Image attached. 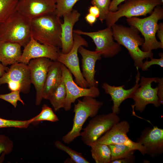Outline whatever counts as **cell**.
<instances>
[{
  "mask_svg": "<svg viewBox=\"0 0 163 163\" xmlns=\"http://www.w3.org/2000/svg\"><path fill=\"white\" fill-rule=\"evenodd\" d=\"M111 28L114 40L127 50L136 68H141L143 61L145 59L153 57L152 51L145 52L139 48V46L143 44L144 40L136 28L116 23L112 26Z\"/></svg>",
  "mask_w": 163,
  "mask_h": 163,
  "instance_id": "6da1fadb",
  "label": "cell"
},
{
  "mask_svg": "<svg viewBox=\"0 0 163 163\" xmlns=\"http://www.w3.org/2000/svg\"><path fill=\"white\" fill-rule=\"evenodd\" d=\"M62 23L54 13L34 18L30 21L31 35L41 43L61 48Z\"/></svg>",
  "mask_w": 163,
  "mask_h": 163,
  "instance_id": "7a4b0ae2",
  "label": "cell"
},
{
  "mask_svg": "<svg viewBox=\"0 0 163 163\" xmlns=\"http://www.w3.org/2000/svg\"><path fill=\"white\" fill-rule=\"evenodd\" d=\"M163 18V9L158 5L147 17L142 18L133 17L126 19L128 24L136 28L143 36L144 42L141 49L143 51L148 52L163 48V45L157 40L155 36L158 28V22Z\"/></svg>",
  "mask_w": 163,
  "mask_h": 163,
  "instance_id": "3957f363",
  "label": "cell"
},
{
  "mask_svg": "<svg viewBox=\"0 0 163 163\" xmlns=\"http://www.w3.org/2000/svg\"><path fill=\"white\" fill-rule=\"evenodd\" d=\"M30 21L16 10L0 24V40L18 43L24 47L31 36Z\"/></svg>",
  "mask_w": 163,
  "mask_h": 163,
  "instance_id": "277c9868",
  "label": "cell"
},
{
  "mask_svg": "<svg viewBox=\"0 0 163 163\" xmlns=\"http://www.w3.org/2000/svg\"><path fill=\"white\" fill-rule=\"evenodd\" d=\"M103 104L102 101L89 96L84 97L82 100L78 99L77 103L74 106L75 115L72 127L69 132L62 136L63 142L69 144L80 136L81 131L86 120L89 117H93L97 115Z\"/></svg>",
  "mask_w": 163,
  "mask_h": 163,
  "instance_id": "5b68a950",
  "label": "cell"
},
{
  "mask_svg": "<svg viewBox=\"0 0 163 163\" xmlns=\"http://www.w3.org/2000/svg\"><path fill=\"white\" fill-rule=\"evenodd\" d=\"M161 0H126L115 11H109L105 20L107 27H111L121 18L146 16L156 6L162 4Z\"/></svg>",
  "mask_w": 163,
  "mask_h": 163,
  "instance_id": "8992f818",
  "label": "cell"
},
{
  "mask_svg": "<svg viewBox=\"0 0 163 163\" xmlns=\"http://www.w3.org/2000/svg\"><path fill=\"white\" fill-rule=\"evenodd\" d=\"M117 114L112 112L107 114L96 115L91 120L81 133V140L89 146L120 122Z\"/></svg>",
  "mask_w": 163,
  "mask_h": 163,
  "instance_id": "52a82bcc",
  "label": "cell"
},
{
  "mask_svg": "<svg viewBox=\"0 0 163 163\" xmlns=\"http://www.w3.org/2000/svg\"><path fill=\"white\" fill-rule=\"evenodd\" d=\"M5 84H8L11 91H19L28 94L31 83L27 64L18 62L11 65L8 71L0 78V86Z\"/></svg>",
  "mask_w": 163,
  "mask_h": 163,
  "instance_id": "ba28073f",
  "label": "cell"
},
{
  "mask_svg": "<svg viewBox=\"0 0 163 163\" xmlns=\"http://www.w3.org/2000/svg\"><path fill=\"white\" fill-rule=\"evenodd\" d=\"M160 79L159 77H141L139 86L131 98L134 101L131 105L133 109L135 108V110L142 112L148 104H153L157 107L161 106L157 95L158 87L153 88L152 86V82L158 83Z\"/></svg>",
  "mask_w": 163,
  "mask_h": 163,
  "instance_id": "9c48e42d",
  "label": "cell"
},
{
  "mask_svg": "<svg viewBox=\"0 0 163 163\" xmlns=\"http://www.w3.org/2000/svg\"><path fill=\"white\" fill-rule=\"evenodd\" d=\"M73 39V45L70 51L66 54L60 52L57 61L64 65L69 69L74 76L76 83L78 85L86 88L88 85L81 71L78 53L80 46L87 47L88 43L81 35L74 33Z\"/></svg>",
  "mask_w": 163,
  "mask_h": 163,
  "instance_id": "30bf717a",
  "label": "cell"
},
{
  "mask_svg": "<svg viewBox=\"0 0 163 163\" xmlns=\"http://www.w3.org/2000/svg\"><path fill=\"white\" fill-rule=\"evenodd\" d=\"M73 32L91 38L96 46L95 50L100 52L103 57H113L121 50V45L114 41L111 27H107L95 32H85L80 30H74Z\"/></svg>",
  "mask_w": 163,
  "mask_h": 163,
  "instance_id": "8fae6325",
  "label": "cell"
},
{
  "mask_svg": "<svg viewBox=\"0 0 163 163\" xmlns=\"http://www.w3.org/2000/svg\"><path fill=\"white\" fill-rule=\"evenodd\" d=\"M61 69L62 80L66 90V97L63 108L65 110H70L72 104L79 97L88 96L95 98L99 96L100 92L97 87L85 88L79 86L74 81L70 71L62 63Z\"/></svg>",
  "mask_w": 163,
  "mask_h": 163,
  "instance_id": "7c38bea8",
  "label": "cell"
},
{
  "mask_svg": "<svg viewBox=\"0 0 163 163\" xmlns=\"http://www.w3.org/2000/svg\"><path fill=\"white\" fill-rule=\"evenodd\" d=\"M130 125L126 120H123L115 124L108 131L97 141L98 142L109 145L113 144H124L133 149L139 151L144 155L146 151L145 148L140 143L134 142L127 135L129 131Z\"/></svg>",
  "mask_w": 163,
  "mask_h": 163,
  "instance_id": "4fadbf2b",
  "label": "cell"
},
{
  "mask_svg": "<svg viewBox=\"0 0 163 163\" xmlns=\"http://www.w3.org/2000/svg\"><path fill=\"white\" fill-rule=\"evenodd\" d=\"M53 62L50 59L40 58L31 59L27 64L30 78L36 90L35 104L40 105L43 99V92L48 69Z\"/></svg>",
  "mask_w": 163,
  "mask_h": 163,
  "instance_id": "5bb4252c",
  "label": "cell"
},
{
  "mask_svg": "<svg viewBox=\"0 0 163 163\" xmlns=\"http://www.w3.org/2000/svg\"><path fill=\"white\" fill-rule=\"evenodd\" d=\"M59 49L41 43L31 36L30 41L24 47L18 62L28 64L31 59L43 57L57 61L61 52Z\"/></svg>",
  "mask_w": 163,
  "mask_h": 163,
  "instance_id": "9a60e30c",
  "label": "cell"
},
{
  "mask_svg": "<svg viewBox=\"0 0 163 163\" xmlns=\"http://www.w3.org/2000/svg\"><path fill=\"white\" fill-rule=\"evenodd\" d=\"M136 142L145 148L146 154L155 158L163 153V129L157 126L148 127L142 132Z\"/></svg>",
  "mask_w": 163,
  "mask_h": 163,
  "instance_id": "2e32d148",
  "label": "cell"
},
{
  "mask_svg": "<svg viewBox=\"0 0 163 163\" xmlns=\"http://www.w3.org/2000/svg\"><path fill=\"white\" fill-rule=\"evenodd\" d=\"M56 0H18L16 9L30 20L54 13Z\"/></svg>",
  "mask_w": 163,
  "mask_h": 163,
  "instance_id": "e0dca14e",
  "label": "cell"
},
{
  "mask_svg": "<svg viewBox=\"0 0 163 163\" xmlns=\"http://www.w3.org/2000/svg\"><path fill=\"white\" fill-rule=\"evenodd\" d=\"M79 53L82 57V74L87 82L89 88L97 87L98 82L95 79L96 71L95 65L96 62L101 59V53L98 51H92L86 49L81 46L78 49Z\"/></svg>",
  "mask_w": 163,
  "mask_h": 163,
  "instance_id": "ac0fdd59",
  "label": "cell"
},
{
  "mask_svg": "<svg viewBox=\"0 0 163 163\" xmlns=\"http://www.w3.org/2000/svg\"><path fill=\"white\" fill-rule=\"evenodd\" d=\"M137 74L136 76L135 83L131 88L125 89L124 85L115 86L109 85L106 82L103 83L102 87L105 93L110 96L113 102L112 108V112L117 114L120 113L119 107L121 103L125 100L131 98L136 89L139 87V82L140 79V73L136 68Z\"/></svg>",
  "mask_w": 163,
  "mask_h": 163,
  "instance_id": "d6986e66",
  "label": "cell"
},
{
  "mask_svg": "<svg viewBox=\"0 0 163 163\" xmlns=\"http://www.w3.org/2000/svg\"><path fill=\"white\" fill-rule=\"evenodd\" d=\"M80 16V13L77 10L73 9L70 13L63 17V22L61 24V52L63 54L68 53L72 48L74 43L73 27Z\"/></svg>",
  "mask_w": 163,
  "mask_h": 163,
  "instance_id": "ffe728a7",
  "label": "cell"
},
{
  "mask_svg": "<svg viewBox=\"0 0 163 163\" xmlns=\"http://www.w3.org/2000/svg\"><path fill=\"white\" fill-rule=\"evenodd\" d=\"M62 81L61 63L53 61L49 68L44 84L43 99H49L51 94Z\"/></svg>",
  "mask_w": 163,
  "mask_h": 163,
  "instance_id": "44dd1931",
  "label": "cell"
},
{
  "mask_svg": "<svg viewBox=\"0 0 163 163\" xmlns=\"http://www.w3.org/2000/svg\"><path fill=\"white\" fill-rule=\"evenodd\" d=\"M21 47L18 43L0 40V62L5 66L18 62Z\"/></svg>",
  "mask_w": 163,
  "mask_h": 163,
  "instance_id": "7402d4cb",
  "label": "cell"
},
{
  "mask_svg": "<svg viewBox=\"0 0 163 163\" xmlns=\"http://www.w3.org/2000/svg\"><path fill=\"white\" fill-rule=\"evenodd\" d=\"M89 146L92 157L96 163H110L111 152L108 145L96 141Z\"/></svg>",
  "mask_w": 163,
  "mask_h": 163,
  "instance_id": "603a6c76",
  "label": "cell"
},
{
  "mask_svg": "<svg viewBox=\"0 0 163 163\" xmlns=\"http://www.w3.org/2000/svg\"><path fill=\"white\" fill-rule=\"evenodd\" d=\"M66 97V88L62 80L53 92L49 99L55 111H57L60 109L63 108Z\"/></svg>",
  "mask_w": 163,
  "mask_h": 163,
  "instance_id": "cb8c5ba5",
  "label": "cell"
},
{
  "mask_svg": "<svg viewBox=\"0 0 163 163\" xmlns=\"http://www.w3.org/2000/svg\"><path fill=\"white\" fill-rule=\"evenodd\" d=\"M108 145L111 152V161L134 155L135 150L127 145L113 144Z\"/></svg>",
  "mask_w": 163,
  "mask_h": 163,
  "instance_id": "d4e9b609",
  "label": "cell"
},
{
  "mask_svg": "<svg viewBox=\"0 0 163 163\" xmlns=\"http://www.w3.org/2000/svg\"><path fill=\"white\" fill-rule=\"evenodd\" d=\"M18 0H0V24L16 10Z\"/></svg>",
  "mask_w": 163,
  "mask_h": 163,
  "instance_id": "484cf974",
  "label": "cell"
},
{
  "mask_svg": "<svg viewBox=\"0 0 163 163\" xmlns=\"http://www.w3.org/2000/svg\"><path fill=\"white\" fill-rule=\"evenodd\" d=\"M30 119L32 123L43 121L52 122L59 121L58 117L54 113L52 109L45 104H43L40 113Z\"/></svg>",
  "mask_w": 163,
  "mask_h": 163,
  "instance_id": "4316f807",
  "label": "cell"
},
{
  "mask_svg": "<svg viewBox=\"0 0 163 163\" xmlns=\"http://www.w3.org/2000/svg\"><path fill=\"white\" fill-rule=\"evenodd\" d=\"M56 147L60 150L63 151L67 153L70 158L71 160L75 163H89L82 155V154L74 150L65 145L59 140L56 141L55 142Z\"/></svg>",
  "mask_w": 163,
  "mask_h": 163,
  "instance_id": "83f0119b",
  "label": "cell"
},
{
  "mask_svg": "<svg viewBox=\"0 0 163 163\" xmlns=\"http://www.w3.org/2000/svg\"><path fill=\"white\" fill-rule=\"evenodd\" d=\"M80 0H56L55 14L59 18L70 13L75 5Z\"/></svg>",
  "mask_w": 163,
  "mask_h": 163,
  "instance_id": "f1b7e54d",
  "label": "cell"
},
{
  "mask_svg": "<svg viewBox=\"0 0 163 163\" xmlns=\"http://www.w3.org/2000/svg\"><path fill=\"white\" fill-rule=\"evenodd\" d=\"M13 148V141L7 136L0 134V163L4 161L5 156L10 153Z\"/></svg>",
  "mask_w": 163,
  "mask_h": 163,
  "instance_id": "f546056e",
  "label": "cell"
},
{
  "mask_svg": "<svg viewBox=\"0 0 163 163\" xmlns=\"http://www.w3.org/2000/svg\"><path fill=\"white\" fill-rule=\"evenodd\" d=\"M32 123L30 119L22 121L7 120L0 118V128L7 127L26 128Z\"/></svg>",
  "mask_w": 163,
  "mask_h": 163,
  "instance_id": "4dcf8cb0",
  "label": "cell"
},
{
  "mask_svg": "<svg viewBox=\"0 0 163 163\" xmlns=\"http://www.w3.org/2000/svg\"><path fill=\"white\" fill-rule=\"evenodd\" d=\"M111 0H92L91 5L96 6L99 9L100 15L99 19L102 22L105 20L108 13Z\"/></svg>",
  "mask_w": 163,
  "mask_h": 163,
  "instance_id": "1f68e13d",
  "label": "cell"
},
{
  "mask_svg": "<svg viewBox=\"0 0 163 163\" xmlns=\"http://www.w3.org/2000/svg\"><path fill=\"white\" fill-rule=\"evenodd\" d=\"M19 91H12L11 92L5 94H0V99L8 102L15 108L17 106V102L19 101L23 105L24 103L21 98Z\"/></svg>",
  "mask_w": 163,
  "mask_h": 163,
  "instance_id": "d6a6232c",
  "label": "cell"
},
{
  "mask_svg": "<svg viewBox=\"0 0 163 163\" xmlns=\"http://www.w3.org/2000/svg\"><path fill=\"white\" fill-rule=\"evenodd\" d=\"M160 58L155 59L152 57L150 58L151 60L148 61L146 60L143 62L142 65L141 69L142 71H145L148 70V69L151 66L154 65H158L161 67H163V54L161 53H159Z\"/></svg>",
  "mask_w": 163,
  "mask_h": 163,
  "instance_id": "836d02e7",
  "label": "cell"
},
{
  "mask_svg": "<svg viewBox=\"0 0 163 163\" xmlns=\"http://www.w3.org/2000/svg\"><path fill=\"white\" fill-rule=\"evenodd\" d=\"M158 89L157 95L159 98V102L161 104H163V79L160 78L158 82Z\"/></svg>",
  "mask_w": 163,
  "mask_h": 163,
  "instance_id": "e575fe53",
  "label": "cell"
},
{
  "mask_svg": "<svg viewBox=\"0 0 163 163\" xmlns=\"http://www.w3.org/2000/svg\"><path fill=\"white\" fill-rule=\"evenodd\" d=\"M134 155L111 161L110 163H130L135 162Z\"/></svg>",
  "mask_w": 163,
  "mask_h": 163,
  "instance_id": "d590c367",
  "label": "cell"
},
{
  "mask_svg": "<svg viewBox=\"0 0 163 163\" xmlns=\"http://www.w3.org/2000/svg\"><path fill=\"white\" fill-rule=\"evenodd\" d=\"M126 0H112L109 8L110 11L114 12L118 9V6L123 2Z\"/></svg>",
  "mask_w": 163,
  "mask_h": 163,
  "instance_id": "8d00e7d4",
  "label": "cell"
},
{
  "mask_svg": "<svg viewBox=\"0 0 163 163\" xmlns=\"http://www.w3.org/2000/svg\"><path fill=\"white\" fill-rule=\"evenodd\" d=\"M157 36L160 40V42L163 45V23L162 22L158 24V28L157 30Z\"/></svg>",
  "mask_w": 163,
  "mask_h": 163,
  "instance_id": "74e56055",
  "label": "cell"
},
{
  "mask_svg": "<svg viewBox=\"0 0 163 163\" xmlns=\"http://www.w3.org/2000/svg\"><path fill=\"white\" fill-rule=\"evenodd\" d=\"M89 13L92 14L96 18H99L100 15V11L98 8L94 5L91 6L88 9Z\"/></svg>",
  "mask_w": 163,
  "mask_h": 163,
  "instance_id": "f35d334b",
  "label": "cell"
},
{
  "mask_svg": "<svg viewBox=\"0 0 163 163\" xmlns=\"http://www.w3.org/2000/svg\"><path fill=\"white\" fill-rule=\"evenodd\" d=\"M97 18L92 14L88 13L85 17L86 21L90 25H92L97 21Z\"/></svg>",
  "mask_w": 163,
  "mask_h": 163,
  "instance_id": "ab89813d",
  "label": "cell"
},
{
  "mask_svg": "<svg viewBox=\"0 0 163 163\" xmlns=\"http://www.w3.org/2000/svg\"><path fill=\"white\" fill-rule=\"evenodd\" d=\"M9 69V68L4 66L0 62V78L2 77L8 72Z\"/></svg>",
  "mask_w": 163,
  "mask_h": 163,
  "instance_id": "60d3db41",
  "label": "cell"
},
{
  "mask_svg": "<svg viewBox=\"0 0 163 163\" xmlns=\"http://www.w3.org/2000/svg\"><path fill=\"white\" fill-rule=\"evenodd\" d=\"M161 0V1L162 3H163V0Z\"/></svg>",
  "mask_w": 163,
  "mask_h": 163,
  "instance_id": "b9f144b4",
  "label": "cell"
}]
</instances>
